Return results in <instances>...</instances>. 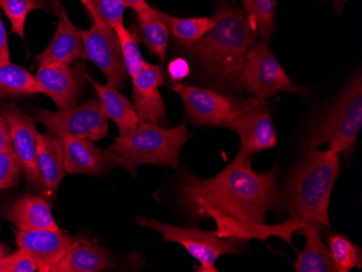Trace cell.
Masks as SVG:
<instances>
[{
    "instance_id": "cell-1",
    "label": "cell",
    "mask_w": 362,
    "mask_h": 272,
    "mask_svg": "<svg viewBox=\"0 0 362 272\" xmlns=\"http://www.w3.org/2000/svg\"><path fill=\"white\" fill-rule=\"evenodd\" d=\"M252 155L239 151L229 165L215 177L189 176L180 187V200L192 216L203 207H213L243 221L266 223L268 211L280 201L276 170L258 174L252 168Z\"/></svg>"
},
{
    "instance_id": "cell-2",
    "label": "cell",
    "mask_w": 362,
    "mask_h": 272,
    "mask_svg": "<svg viewBox=\"0 0 362 272\" xmlns=\"http://www.w3.org/2000/svg\"><path fill=\"white\" fill-rule=\"evenodd\" d=\"M214 19L213 28L200 40L180 46L211 84L221 90H239L246 54L255 44L256 34L244 11L229 0H219Z\"/></svg>"
},
{
    "instance_id": "cell-3",
    "label": "cell",
    "mask_w": 362,
    "mask_h": 272,
    "mask_svg": "<svg viewBox=\"0 0 362 272\" xmlns=\"http://www.w3.org/2000/svg\"><path fill=\"white\" fill-rule=\"evenodd\" d=\"M339 170L337 150H309L284 189L281 201L286 212L306 223L329 228V205Z\"/></svg>"
},
{
    "instance_id": "cell-4",
    "label": "cell",
    "mask_w": 362,
    "mask_h": 272,
    "mask_svg": "<svg viewBox=\"0 0 362 272\" xmlns=\"http://www.w3.org/2000/svg\"><path fill=\"white\" fill-rule=\"evenodd\" d=\"M190 137L185 124L164 128L139 123L134 131L115 138L109 149L121 155L122 167L135 177L138 166L142 164L178 168L179 153Z\"/></svg>"
},
{
    "instance_id": "cell-5",
    "label": "cell",
    "mask_w": 362,
    "mask_h": 272,
    "mask_svg": "<svg viewBox=\"0 0 362 272\" xmlns=\"http://www.w3.org/2000/svg\"><path fill=\"white\" fill-rule=\"evenodd\" d=\"M362 126V77H357L344 89L331 109L315 124L309 133L306 149L327 145L339 154L351 156Z\"/></svg>"
},
{
    "instance_id": "cell-6",
    "label": "cell",
    "mask_w": 362,
    "mask_h": 272,
    "mask_svg": "<svg viewBox=\"0 0 362 272\" xmlns=\"http://www.w3.org/2000/svg\"><path fill=\"white\" fill-rule=\"evenodd\" d=\"M138 225L154 229L162 233L166 242L182 245L191 256L200 261L194 269L201 272H216L217 259L227 254H239L243 247V240L228 239L217 235L216 231H202L197 228H181L160 223L148 217H137Z\"/></svg>"
},
{
    "instance_id": "cell-7",
    "label": "cell",
    "mask_w": 362,
    "mask_h": 272,
    "mask_svg": "<svg viewBox=\"0 0 362 272\" xmlns=\"http://www.w3.org/2000/svg\"><path fill=\"white\" fill-rule=\"evenodd\" d=\"M172 89L184 102L185 117L192 125L229 128L249 105V99L240 100L213 89L181 83L173 85Z\"/></svg>"
},
{
    "instance_id": "cell-8",
    "label": "cell",
    "mask_w": 362,
    "mask_h": 272,
    "mask_svg": "<svg viewBox=\"0 0 362 272\" xmlns=\"http://www.w3.org/2000/svg\"><path fill=\"white\" fill-rule=\"evenodd\" d=\"M239 85L240 89L253 93L260 100H268L276 93L304 91L303 87L294 85L266 42L254 44L246 54Z\"/></svg>"
},
{
    "instance_id": "cell-9",
    "label": "cell",
    "mask_w": 362,
    "mask_h": 272,
    "mask_svg": "<svg viewBox=\"0 0 362 272\" xmlns=\"http://www.w3.org/2000/svg\"><path fill=\"white\" fill-rule=\"evenodd\" d=\"M34 119L60 139L73 136L98 141L109 134V117L98 99L56 112L40 109L34 113Z\"/></svg>"
},
{
    "instance_id": "cell-10",
    "label": "cell",
    "mask_w": 362,
    "mask_h": 272,
    "mask_svg": "<svg viewBox=\"0 0 362 272\" xmlns=\"http://www.w3.org/2000/svg\"><path fill=\"white\" fill-rule=\"evenodd\" d=\"M81 37L84 47L81 58L93 62L105 74L107 84L123 89L128 73L114 28L103 22L93 23L89 30H81Z\"/></svg>"
},
{
    "instance_id": "cell-11",
    "label": "cell",
    "mask_w": 362,
    "mask_h": 272,
    "mask_svg": "<svg viewBox=\"0 0 362 272\" xmlns=\"http://www.w3.org/2000/svg\"><path fill=\"white\" fill-rule=\"evenodd\" d=\"M0 115L7 124L12 147L25 175L26 182L30 188L44 194V182L37 164L38 131L35 119L13 105L1 107Z\"/></svg>"
},
{
    "instance_id": "cell-12",
    "label": "cell",
    "mask_w": 362,
    "mask_h": 272,
    "mask_svg": "<svg viewBox=\"0 0 362 272\" xmlns=\"http://www.w3.org/2000/svg\"><path fill=\"white\" fill-rule=\"evenodd\" d=\"M229 129L239 134L240 151L250 155L272 149L278 142L269 105L267 100H260L255 97L249 99L245 111L229 126Z\"/></svg>"
},
{
    "instance_id": "cell-13",
    "label": "cell",
    "mask_w": 362,
    "mask_h": 272,
    "mask_svg": "<svg viewBox=\"0 0 362 272\" xmlns=\"http://www.w3.org/2000/svg\"><path fill=\"white\" fill-rule=\"evenodd\" d=\"M205 216L211 217L215 220L217 225V235L221 237L243 241L251 239L265 241L268 237H278L286 241L288 244H292L293 235L295 232H300L306 223L302 219L292 217L290 220L280 225L267 226L266 223L240 220L209 206L201 208L195 217Z\"/></svg>"
},
{
    "instance_id": "cell-14",
    "label": "cell",
    "mask_w": 362,
    "mask_h": 272,
    "mask_svg": "<svg viewBox=\"0 0 362 272\" xmlns=\"http://www.w3.org/2000/svg\"><path fill=\"white\" fill-rule=\"evenodd\" d=\"M64 153L65 172L69 174L100 176L105 172L122 167L121 155L109 148L103 150L83 138L66 136L61 138Z\"/></svg>"
},
{
    "instance_id": "cell-15",
    "label": "cell",
    "mask_w": 362,
    "mask_h": 272,
    "mask_svg": "<svg viewBox=\"0 0 362 272\" xmlns=\"http://www.w3.org/2000/svg\"><path fill=\"white\" fill-rule=\"evenodd\" d=\"M133 81V105L139 123L164 126L168 123L166 107L160 93L163 84L162 73L158 66L144 63Z\"/></svg>"
},
{
    "instance_id": "cell-16",
    "label": "cell",
    "mask_w": 362,
    "mask_h": 272,
    "mask_svg": "<svg viewBox=\"0 0 362 272\" xmlns=\"http://www.w3.org/2000/svg\"><path fill=\"white\" fill-rule=\"evenodd\" d=\"M84 68H71L70 64H45L40 66L36 79L54 101L59 110L75 107L84 88Z\"/></svg>"
},
{
    "instance_id": "cell-17",
    "label": "cell",
    "mask_w": 362,
    "mask_h": 272,
    "mask_svg": "<svg viewBox=\"0 0 362 272\" xmlns=\"http://www.w3.org/2000/svg\"><path fill=\"white\" fill-rule=\"evenodd\" d=\"M75 237L61 230H18L16 245L37 265V271L54 272Z\"/></svg>"
},
{
    "instance_id": "cell-18",
    "label": "cell",
    "mask_w": 362,
    "mask_h": 272,
    "mask_svg": "<svg viewBox=\"0 0 362 272\" xmlns=\"http://www.w3.org/2000/svg\"><path fill=\"white\" fill-rule=\"evenodd\" d=\"M52 10L58 17L56 33L46 49L35 57L40 66L45 64H71L83 54L81 30L73 24L66 10L59 0H52Z\"/></svg>"
},
{
    "instance_id": "cell-19",
    "label": "cell",
    "mask_w": 362,
    "mask_h": 272,
    "mask_svg": "<svg viewBox=\"0 0 362 272\" xmlns=\"http://www.w3.org/2000/svg\"><path fill=\"white\" fill-rule=\"evenodd\" d=\"M113 259L107 249L87 239H74L54 272H99L111 269Z\"/></svg>"
},
{
    "instance_id": "cell-20",
    "label": "cell",
    "mask_w": 362,
    "mask_h": 272,
    "mask_svg": "<svg viewBox=\"0 0 362 272\" xmlns=\"http://www.w3.org/2000/svg\"><path fill=\"white\" fill-rule=\"evenodd\" d=\"M7 219L18 230H61L44 196H20L8 210Z\"/></svg>"
},
{
    "instance_id": "cell-21",
    "label": "cell",
    "mask_w": 362,
    "mask_h": 272,
    "mask_svg": "<svg viewBox=\"0 0 362 272\" xmlns=\"http://www.w3.org/2000/svg\"><path fill=\"white\" fill-rule=\"evenodd\" d=\"M37 164L44 182V196L54 199L66 172L60 138L49 131L46 134L38 133Z\"/></svg>"
},
{
    "instance_id": "cell-22",
    "label": "cell",
    "mask_w": 362,
    "mask_h": 272,
    "mask_svg": "<svg viewBox=\"0 0 362 272\" xmlns=\"http://www.w3.org/2000/svg\"><path fill=\"white\" fill-rule=\"evenodd\" d=\"M83 76L93 85L105 109V114L109 119L117 124L119 135H126L139 125V119L134 109L133 103H130V101L119 93V89L107 83L101 84L95 82V79L87 74L85 70Z\"/></svg>"
},
{
    "instance_id": "cell-23",
    "label": "cell",
    "mask_w": 362,
    "mask_h": 272,
    "mask_svg": "<svg viewBox=\"0 0 362 272\" xmlns=\"http://www.w3.org/2000/svg\"><path fill=\"white\" fill-rule=\"evenodd\" d=\"M321 227L314 223H305L300 235L306 237V245L298 254L294 263L296 272H335L330 252L323 244L320 235Z\"/></svg>"
},
{
    "instance_id": "cell-24",
    "label": "cell",
    "mask_w": 362,
    "mask_h": 272,
    "mask_svg": "<svg viewBox=\"0 0 362 272\" xmlns=\"http://www.w3.org/2000/svg\"><path fill=\"white\" fill-rule=\"evenodd\" d=\"M37 93L45 95L32 73L10 61L0 62V98H20Z\"/></svg>"
},
{
    "instance_id": "cell-25",
    "label": "cell",
    "mask_w": 362,
    "mask_h": 272,
    "mask_svg": "<svg viewBox=\"0 0 362 272\" xmlns=\"http://www.w3.org/2000/svg\"><path fill=\"white\" fill-rule=\"evenodd\" d=\"M139 24V36L150 54L165 61L170 30L156 9L136 12Z\"/></svg>"
},
{
    "instance_id": "cell-26",
    "label": "cell",
    "mask_w": 362,
    "mask_h": 272,
    "mask_svg": "<svg viewBox=\"0 0 362 272\" xmlns=\"http://www.w3.org/2000/svg\"><path fill=\"white\" fill-rule=\"evenodd\" d=\"M160 17L179 45L193 44L200 40L215 24L214 17L177 18L160 11Z\"/></svg>"
},
{
    "instance_id": "cell-27",
    "label": "cell",
    "mask_w": 362,
    "mask_h": 272,
    "mask_svg": "<svg viewBox=\"0 0 362 272\" xmlns=\"http://www.w3.org/2000/svg\"><path fill=\"white\" fill-rule=\"evenodd\" d=\"M244 13L256 36L264 42L272 38L274 30L276 0H243Z\"/></svg>"
},
{
    "instance_id": "cell-28",
    "label": "cell",
    "mask_w": 362,
    "mask_h": 272,
    "mask_svg": "<svg viewBox=\"0 0 362 272\" xmlns=\"http://www.w3.org/2000/svg\"><path fill=\"white\" fill-rule=\"evenodd\" d=\"M0 8L11 23V33L24 40L28 14L34 10L48 11L50 4L49 0H0Z\"/></svg>"
},
{
    "instance_id": "cell-29",
    "label": "cell",
    "mask_w": 362,
    "mask_h": 272,
    "mask_svg": "<svg viewBox=\"0 0 362 272\" xmlns=\"http://www.w3.org/2000/svg\"><path fill=\"white\" fill-rule=\"evenodd\" d=\"M327 240L335 272H349L354 268L361 269L362 253L360 247L343 235H331Z\"/></svg>"
},
{
    "instance_id": "cell-30",
    "label": "cell",
    "mask_w": 362,
    "mask_h": 272,
    "mask_svg": "<svg viewBox=\"0 0 362 272\" xmlns=\"http://www.w3.org/2000/svg\"><path fill=\"white\" fill-rule=\"evenodd\" d=\"M114 30L119 38L126 70L130 77H134L139 73L146 63L140 52L138 35L125 28L124 23L115 26Z\"/></svg>"
},
{
    "instance_id": "cell-31",
    "label": "cell",
    "mask_w": 362,
    "mask_h": 272,
    "mask_svg": "<svg viewBox=\"0 0 362 272\" xmlns=\"http://www.w3.org/2000/svg\"><path fill=\"white\" fill-rule=\"evenodd\" d=\"M22 168L13 147L0 152V190L19 184Z\"/></svg>"
},
{
    "instance_id": "cell-32",
    "label": "cell",
    "mask_w": 362,
    "mask_h": 272,
    "mask_svg": "<svg viewBox=\"0 0 362 272\" xmlns=\"http://www.w3.org/2000/svg\"><path fill=\"white\" fill-rule=\"evenodd\" d=\"M97 14V20L93 23H103L112 28L124 23L125 5L122 0H90Z\"/></svg>"
},
{
    "instance_id": "cell-33",
    "label": "cell",
    "mask_w": 362,
    "mask_h": 272,
    "mask_svg": "<svg viewBox=\"0 0 362 272\" xmlns=\"http://www.w3.org/2000/svg\"><path fill=\"white\" fill-rule=\"evenodd\" d=\"M37 265L24 249L7 254L0 259V272H35Z\"/></svg>"
},
{
    "instance_id": "cell-34",
    "label": "cell",
    "mask_w": 362,
    "mask_h": 272,
    "mask_svg": "<svg viewBox=\"0 0 362 272\" xmlns=\"http://www.w3.org/2000/svg\"><path fill=\"white\" fill-rule=\"evenodd\" d=\"M191 69L185 59L176 58L168 64V74L173 81H182L190 75Z\"/></svg>"
},
{
    "instance_id": "cell-35",
    "label": "cell",
    "mask_w": 362,
    "mask_h": 272,
    "mask_svg": "<svg viewBox=\"0 0 362 272\" xmlns=\"http://www.w3.org/2000/svg\"><path fill=\"white\" fill-rule=\"evenodd\" d=\"M10 60H11V54H10L7 30L0 16V62Z\"/></svg>"
},
{
    "instance_id": "cell-36",
    "label": "cell",
    "mask_w": 362,
    "mask_h": 272,
    "mask_svg": "<svg viewBox=\"0 0 362 272\" xmlns=\"http://www.w3.org/2000/svg\"><path fill=\"white\" fill-rule=\"evenodd\" d=\"M10 147H12V142L9 129H8L5 119L0 115V152L5 151Z\"/></svg>"
},
{
    "instance_id": "cell-37",
    "label": "cell",
    "mask_w": 362,
    "mask_h": 272,
    "mask_svg": "<svg viewBox=\"0 0 362 272\" xmlns=\"http://www.w3.org/2000/svg\"><path fill=\"white\" fill-rule=\"evenodd\" d=\"M122 1L126 8H132L135 10V12L149 11V10L154 9L149 4L146 3V0H122Z\"/></svg>"
},
{
    "instance_id": "cell-38",
    "label": "cell",
    "mask_w": 362,
    "mask_h": 272,
    "mask_svg": "<svg viewBox=\"0 0 362 272\" xmlns=\"http://www.w3.org/2000/svg\"><path fill=\"white\" fill-rule=\"evenodd\" d=\"M83 6L86 8L87 11H88L89 16H90L93 21L95 22L97 20V14H95V9H93V4H91L90 0H79Z\"/></svg>"
},
{
    "instance_id": "cell-39",
    "label": "cell",
    "mask_w": 362,
    "mask_h": 272,
    "mask_svg": "<svg viewBox=\"0 0 362 272\" xmlns=\"http://www.w3.org/2000/svg\"><path fill=\"white\" fill-rule=\"evenodd\" d=\"M7 254H9L7 247L4 243L0 242V259H4Z\"/></svg>"
},
{
    "instance_id": "cell-40",
    "label": "cell",
    "mask_w": 362,
    "mask_h": 272,
    "mask_svg": "<svg viewBox=\"0 0 362 272\" xmlns=\"http://www.w3.org/2000/svg\"><path fill=\"white\" fill-rule=\"evenodd\" d=\"M344 3H345V0H333V4H334L337 11H341V8H343Z\"/></svg>"
}]
</instances>
